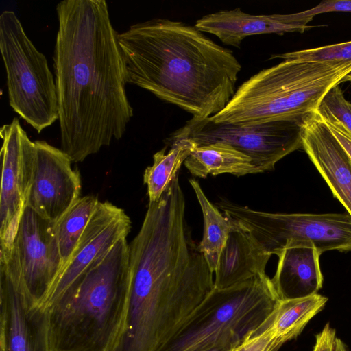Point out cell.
<instances>
[{"mask_svg": "<svg viewBox=\"0 0 351 351\" xmlns=\"http://www.w3.org/2000/svg\"><path fill=\"white\" fill-rule=\"evenodd\" d=\"M56 13L53 60L60 149L80 162L121 138L134 112L107 2L64 0Z\"/></svg>", "mask_w": 351, "mask_h": 351, "instance_id": "6da1fadb", "label": "cell"}, {"mask_svg": "<svg viewBox=\"0 0 351 351\" xmlns=\"http://www.w3.org/2000/svg\"><path fill=\"white\" fill-rule=\"evenodd\" d=\"M213 274L187 225L177 175L149 202L129 244L130 306L115 351H158L213 289Z\"/></svg>", "mask_w": 351, "mask_h": 351, "instance_id": "7a4b0ae2", "label": "cell"}, {"mask_svg": "<svg viewBox=\"0 0 351 351\" xmlns=\"http://www.w3.org/2000/svg\"><path fill=\"white\" fill-rule=\"evenodd\" d=\"M128 83L204 119L235 93L241 66L233 52L195 26L155 18L118 34Z\"/></svg>", "mask_w": 351, "mask_h": 351, "instance_id": "3957f363", "label": "cell"}, {"mask_svg": "<svg viewBox=\"0 0 351 351\" xmlns=\"http://www.w3.org/2000/svg\"><path fill=\"white\" fill-rule=\"evenodd\" d=\"M130 297L125 237L45 313L47 351H115L125 331Z\"/></svg>", "mask_w": 351, "mask_h": 351, "instance_id": "277c9868", "label": "cell"}, {"mask_svg": "<svg viewBox=\"0 0 351 351\" xmlns=\"http://www.w3.org/2000/svg\"><path fill=\"white\" fill-rule=\"evenodd\" d=\"M351 72V63L283 60L245 81L217 123L252 125L313 112L325 94Z\"/></svg>", "mask_w": 351, "mask_h": 351, "instance_id": "5b68a950", "label": "cell"}, {"mask_svg": "<svg viewBox=\"0 0 351 351\" xmlns=\"http://www.w3.org/2000/svg\"><path fill=\"white\" fill-rule=\"evenodd\" d=\"M278 302L267 274L226 289L214 287L158 351H204L221 344L239 345L263 326Z\"/></svg>", "mask_w": 351, "mask_h": 351, "instance_id": "8992f818", "label": "cell"}, {"mask_svg": "<svg viewBox=\"0 0 351 351\" xmlns=\"http://www.w3.org/2000/svg\"><path fill=\"white\" fill-rule=\"evenodd\" d=\"M0 51L12 110L38 133L58 120L54 76L14 13L0 15Z\"/></svg>", "mask_w": 351, "mask_h": 351, "instance_id": "52a82bcc", "label": "cell"}, {"mask_svg": "<svg viewBox=\"0 0 351 351\" xmlns=\"http://www.w3.org/2000/svg\"><path fill=\"white\" fill-rule=\"evenodd\" d=\"M216 205L270 256L293 247H315L321 254L330 250L351 251V216L348 213H272L226 199Z\"/></svg>", "mask_w": 351, "mask_h": 351, "instance_id": "ba28073f", "label": "cell"}, {"mask_svg": "<svg viewBox=\"0 0 351 351\" xmlns=\"http://www.w3.org/2000/svg\"><path fill=\"white\" fill-rule=\"evenodd\" d=\"M313 112L252 125L217 123L210 118H191L174 134L184 136L196 145L228 144L245 154L263 173L274 169L280 159L302 147L303 127Z\"/></svg>", "mask_w": 351, "mask_h": 351, "instance_id": "9c48e42d", "label": "cell"}, {"mask_svg": "<svg viewBox=\"0 0 351 351\" xmlns=\"http://www.w3.org/2000/svg\"><path fill=\"white\" fill-rule=\"evenodd\" d=\"M0 134V247L11 248L28 206L35 173L36 146L16 117L1 127Z\"/></svg>", "mask_w": 351, "mask_h": 351, "instance_id": "30bf717a", "label": "cell"}, {"mask_svg": "<svg viewBox=\"0 0 351 351\" xmlns=\"http://www.w3.org/2000/svg\"><path fill=\"white\" fill-rule=\"evenodd\" d=\"M53 225L27 207L14 239L22 276L19 293L29 310H38L62 270Z\"/></svg>", "mask_w": 351, "mask_h": 351, "instance_id": "8fae6325", "label": "cell"}, {"mask_svg": "<svg viewBox=\"0 0 351 351\" xmlns=\"http://www.w3.org/2000/svg\"><path fill=\"white\" fill-rule=\"evenodd\" d=\"M131 228L124 210L110 202H99L69 261L38 311L45 313L119 240L127 237Z\"/></svg>", "mask_w": 351, "mask_h": 351, "instance_id": "7c38bea8", "label": "cell"}, {"mask_svg": "<svg viewBox=\"0 0 351 351\" xmlns=\"http://www.w3.org/2000/svg\"><path fill=\"white\" fill-rule=\"evenodd\" d=\"M34 143L36 167L27 207L56 223L80 197V175L61 149L45 141Z\"/></svg>", "mask_w": 351, "mask_h": 351, "instance_id": "4fadbf2b", "label": "cell"}, {"mask_svg": "<svg viewBox=\"0 0 351 351\" xmlns=\"http://www.w3.org/2000/svg\"><path fill=\"white\" fill-rule=\"evenodd\" d=\"M313 17L302 12L289 14L253 15L240 8L221 10L203 16L195 27L202 32L216 36L222 43L237 48L247 36L265 34H283L311 29Z\"/></svg>", "mask_w": 351, "mask_h": 351, "instance_id": "5bb4252c", "label": "cell"}, {"mask_svg": "<svg viewBox=\"0 0 351 351\" xmlns=\"http://www.w3.org/2000/svg\"><path fill=\"white\" fill-rule=\"evenodd\" d=\"M302 148L351 216V160L326 123L315 112L306 119Z\"/></svg>", "mask_w": 351, "mask_h": 351, "instance_id": "9a60e30c", "label": "cell"}, {"mask_svg": "<svg viewBox=\"0 0 351 351\" xmlns=\"http://www.w3.org/2000/svg\"><path fill=\"white\" fill-rule=\"evenodd\" d=\"M321 254L315 247H293L277 255L278 265L271 280L279 300L317 293L323 284L319 266Z\"/></svg>", "mask_w": 351, "mask_h": 351, "instance_id": "2e32d148", "label": "cell"}, {"mask_svg": "<svg viewBox=\"0 0 351 351\" xmlns=\"http://www.w3.org/2000/svg\"><path fill=\"white\" fill-rule=\"evenodd\" d=\"M235 223L215 271L216 289L229 288L266 274V265L271 256L260 247L247 231Z\"/></svg>", "mask_w": 351, "mask_h": 351, "instance_id": "e0dca14e", "label": "cell"}, {"mask_svg": "<svg viewBox=\"0 0 351 351\" xmlns=\"http://www.w3.org/2000/svg\"><path fill=\"white\" fill-rule=\"evenodd\" d=\"M0 290L8 308V351H47L45 313L27 308L14 285L1 271Z\"/></svg>", "mask_w": 351, "mask_h": 351, "instance_id": "ac0fdd59", "label": "cell"}, {"mask_svg": "<svg viewBox=\"0 0 351 351\" xmlns=\"http://www.w3.org/2000/svg\"><path fill=\"white\" fill-rule=\"evenodd\" d=\"M184 164L191 175L201 178L223 173L242 176L260 173L250 157L223 143L195 144Z\"/></svg>", "mask_w": 351, "mask_h": 351, "instance_id": "d6986e66", "label": "cell"}, {"mask_svg": "<svg viewBox=\"0 0 351 351\" xmlns=\"http://www.w3.org/2000/svg\"><path fill=\"white\" fill-rule=\"evenodd\" d=\"M328 298L316 293L308 297L279 300L261 328H268L280 347L296 338L308 322L325 306Z\"/></svg>", "mask_w": 351, "mask_h": 351, "instance_id": "ffe728a7", "label": "cell"}, {"mask_svg": "<svg viewBox=\"0 0 351 351\" xmlns=\"http://www.w3.org/2000/svg\"><path fill=\"white\" fill-rule=\"evenodd\" d=\"M171 149L166 153L167 147L153 156V164L146 168L143 182L147 185L149 202L158 201L179 169L190 154L195 143L189 138L174 134L167 139Z\"/></svg>", "mask_w": 351, "mask_h": 351, "instance_id": "44dd1931", "label": "cell"}, {"mask_svg": "<svg viewBox=\"0 0 351 351\" xmlns=\"http://www.w3.org/2000/svg\"><path fill=\"white\" fill-rule=\"evenodd\" d=\"M202 209L204 220L203 237L198 244L212 272L217 269L220 254L230 232L235 228L234 221L227 214H222L206 197L199 182L189 180Z\"/></svg>", "mask_w": 351, "mask_h": 351, "instance_id": "7402d4cb", "label": "cell"}, {"mask_svg": "<svg viewBox=\"0 0 351 351\" xmlns=\"http://www.w3.org/2000/svg\"><path fill=\"white\" fill-rule=\"evenodd\" d=\"M99 202L93 195L80 197L54 223V233L62 258L61 271L69 261Z\"/></svg>", "mask_w": 351, "mask_h": 351, "instance_id": "603a6c76", "label": "cell"}, {"mask_svg": "<svg viewBox=\"0 0 351 351\" xmlns=\"http://www.w3.org/2000/svg\"><path fill=\"white\" fill-rule=\"evenodd\" d=\"M315 112L324 121L341 125L351 136V102L345 98L339 85L325 94Z\"/></svg>", "mask_w": 351, "mask_h": 351, "instance_id": "cb8c5ba5", "label": "cell"}, {"mask_svg": "<svg viewBox=\"0 0 351 351\" xmlns=\"http://www.w3.org/2000/svg\"><path fill=\"white\" fill-rule=\"evenodd\" d=\"M274 58H279L282 60H304L341 64L351 63V41L274 55L271 56L270 59Z\"/></svg>", "mask_w": 351, "mask_h": 351, "instance_id": "d4e9b609", "label": "cell"}, {"mask_svg": "<svg viewBox=\"0 0 351 351\" xmlns=\"http://www.w3.org/2000/svg\"><path fill=\"white\" fill-rule=\"evenodd\" d=\"M279 348L272 332L266 328L245 339L232 351H277Z\"/></svg>", "mask_w": 351, "mask_h": 351, "instance_id": "484cf974", "label": "cell"}, {"mask_svg": "<svg viewBox=\"0 0 351 351\" xmlns=\"http://www.w3.org/2000/svg\"><path fill=\"white\" fill-rule=\"evenodd\" d=\"M332 12H351V0L323 1L314 8L302 11L304 14L313 17L317 14Z\"/></svg>", "mask_w": 351, "mask_h": 351, "instance_id": "4316f807", "label": "cell"}, {"mask_svg": "<svg viewBox=\"0 0 351 351\" xmlns=\"http://www.w3.org/2000/svg\"><path fill=\"white\" fill-rule=\"evenodd\" d=\"M336 337L335 330L326 324L322 330L316 335L313 351H332Z\"/></svg>", "mask_w": 351, "mask_h": 351, "instance_id": "83f0119b", "label": "cell"}, {"mask_svg": "<svg viewBox=\"0 0 351 351\" xmlns=\"http://www.w3.org/2000/svg\"><path fill=\"white\" fill-rule=\"evenodd\" d=\"M324 122L330 130L333 135L335 136V138L340 143L341 146L343 147L351 160V136L344 130V129L341 125L333 123L326 121Z\"/></svg>", "mask_w": 351, "mask_h": 351, "instance_id": "f1b7e54d", "label": "cell"}, {"mask_svg": "<svg viewBox=\"0 0 351 351\" xmlns=\"http://www.w3.org/2000/svg\"><path fill=\"white\" fill-rule=\"evenodd\" d=\"M237 346L236 344L233 343H225V344H221L215 346L213 347L209 348L204 351H232L234 348H235Z\"/></svg>", "mask_w": 351, "mask_h": 351, "instance_id": "f546056e", "label": "cell"}, {"mask_svg": "<svg viewBox=\"0 0 351 351\" xmlns=\"http://www.w3.org/2000/svg\"><path fill=\"white\" fill-rule=\"evenodd\" d=\"M332 351H348L344 343L339 338L336 337Z\"/></svg>", "mask_w": 351, "mask_h": 351, "instance_id": "4dcf8cb0", "label": "cell"}, {"mask_svg": "<svg viewBox=\"0 0 351 351\" xmlns=\"http://www.w3.org/2000/svg\"><path fill=\"white\" fill-rule=\"evenodd\" d=\"M345 81H348V82H351V72H350L348 74H347L344 77V78L342 80V82H345Z\"/></svg>", "mask_w": 351, "mask_h": 351, "instance_id": "1f68e13d", "label": "cell"}]
</instances>
